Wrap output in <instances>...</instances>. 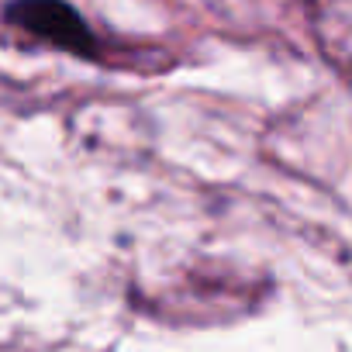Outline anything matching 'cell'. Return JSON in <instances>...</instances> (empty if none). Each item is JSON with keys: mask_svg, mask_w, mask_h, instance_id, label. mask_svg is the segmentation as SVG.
<instances>
[{"mask_svg": "<svg viewBox=\"0 0 352 352\" xmlns=\"http://www.w3.org/2000/svg\"><path fill=\"white\" fill-rule=\"evenodd\" d=\"M4 21L80 59H100V42L69 0H8Z\"/></svg>", "mask_w": 352, "mask_h": 352, "instance_id": "obj_1", "label": "cell"}]
</instances>
